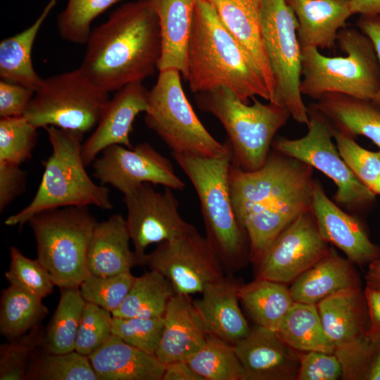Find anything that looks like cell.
<instances>
[{
    "label": "cell",
    "instance_id": "4",
    "mask_svg": "<svg viewBox=\"0 0 380 380\" xmlns=\"http://www.w3.org/2000/svg\"><path fill=\"white\" fill-rule=\"evenodd\" d=\"M199 200L205 238L228 274L250 260L248 236L236 216L230 191L232 150L215 158L172 153Z\"/></svg>",
    "mask_w": 380,
    "mask_h": 380
},
{
    "label": "cell",
    "instance_id": "35",
    "mask_svg": "<svg viewBox=\"0 0 380 380\" xmlns=\"http://www.w3.org/2000/svg\"><path fill=\"white\" fill-rule=\"evenodd\" d=\"M57 308L45 332L44 348L53 353L75 350V342L86 301L79 287L61 288Z\"/></svg>",
    "mask_w": 380,
    "mask_h": 380
},
{
    "label": "cell",
    "instance_id": "39",
    "mask_svg": "<svg viewBox=\"0 0 380 380\" xmlns=\"http://www.w3.org/2000/svg\"><path fill=\"white\" fill-rule=\"evenodd\" d=\"M37 128L22 116L0 119V161L20 165L32 158Z\"/></svg>",
    "mask_w": 380,
    "mask_h": 380
},
{
    "label": "cell",
    "instance_id": "33",
    "mask_svg": "<svg viewBox=\"0 0 380 380\" xmlns=\"http://www.w3.org/2000/svg\"><path fill=\"white\" fill-rule=\"evenodd\" d=\"M175 294L171 283L159 272L150 270L136 277L123 303L112 312L113 317H163Z\"/></svg>",
    "mask_w": 380,
    "mask_h": 380
},
{
    "label": "cell",
    "instance_id": "23",
    "mask_svg": "<svg viewBox=\"0 0 380 380\" xmlns=\"http://www.w3.org/2000/svg\"><path fill=\"white\" fill-rule=\"evenodd\" d=\"M163 317V331L155 355L161 363L186 360L203 346L209 332L190 296L175 293Z\"/></svg>",
    "mask_w": 380,
    "mask_h": 380
},
{
    "label": "cell",
    "instance_id": "32",
    "mask_svg": "<svg viewBox=\"0 0 380 380\" xmlns=\"http://www.w3.org/2000/svg\"><path fill=\"white\" fill-rule=\"evenodd\" d=\"M276 331L298 351L334 353L316 305L294 302Z\"/></svg>",
    "mask_w": 380,
    "mask_h": 380
},
{
    "label": "cell",
    "instance_id": "37",
    "mask_svg": "<svg viewBox=\"0 0 380 380\" xmlns=\"http://www.w3.org/2000/svg\"><path fill=\"white\" fill-rule=\"evenodd\" d=\"M44 350L37 355H34L27 371L26 379L99 380L88 356L76 350L53 353Z\"/></svg>",
    "mask_w": 380,
    "mask_h": 380
},
{
    "label": "cell",
    "instance_id": "13",
    "mask_svg": "<svg viewBox=\"0 0 380 380\" xmlns=\"http://www.w3.org/2000/svg\"><path fill=\"white\" fill-rule=\"evenodd\" d=\"M305 136L295 139L279 137L272 147L315 168L334 182V199L354 211L365 210L374 201L376 194L362 183L341 156L333 141L331 128L327 120L311 107Z\"/></svg>",
    "mask_w": 380,
    "mask_h": 380
},
{
    "label": "cell",
    "instance_id": "17",
    "mask_svg": "<svg viewBox=\"0 0 380 380\" xmlns=\"http://www.w3.org/2000/svg\"><path fill=\"white\" fill-rule=\"evenodd\" d=\"M93 162L94 176L101 184H110L124 195L144 183L179 191L186 187L171 161L146 142L132 148L110 146Z\"/></svg>",
    "mask_w": 380,
    "mask_h": 380
},
{
    "label": "cell",
    "instance_id": "53",
    "mask_svg": "<svg viewBox=\"0 0 380 380\" xmlns=\"http://www.w3.org/2000/svg\"><path fill=\"white\" fill-rule=\"evenodd\" d=\"M365 279L366 284L380 287V258L368 265Z\"/></svg>",
    "mask_w": 380,
    "mask_h": 380
},
{
    "label": "cell",
    "instance_id": "26",
    "mask_svg": "<svg viewBox=\"0 0 380 380\" xmlns=\"http://www.w3.org/2000/svg\"><path fill=\"white\" fill-rule=\"evenodd\" d=\"M89 358L99 380H162L165 370L156 355L114 335Z\"/></svg>",
    "mask_w": 380,
    "mask_h": 380
},
{
    "label": "cell",
    "instance_id": "43",
    "mask_svg": "<svg viewBox=\"0 0 380 380\" xmlns=\"http://www.w3.org/2000/svg\"><path fill=\"white\" fill-rule=\"evenodd\" d=\"M135 279L130 271L106 277L89 274L80 285V292L86 302L112 313L123 303Z\"/></svg>",
    "mask_w": 380,
    "mask_h": 380
},
{
    "label": "cell",
    "instance_id": "47",
    "mask_svg": "<svg viewBox=\"0 0 380 380\" xmlns=\"http://www.w3.org/2000/svg\"><path fill=\"white\" fill-rule=\"evenodd\" d=\"M34 94L30 88L1 80L0 117L23 115Z\"/></svg>",
    "mask_w": 380,
    "mask_h": 380
},
{
    "label": "cell",
    "instance_id": "2",
    "mask_svg": "<svg viewBox=\"0 0 380 380\" xmlns=\"http://www.w3.org/2000/svg\"><path fill=\"white\" fill-rule=\"evenodd\" d=\"M78 68L96 86L110 93L152 76L162 42L158 15L150 0L120 6L91 30Z\"/></svg>",
    "mask_w": 380,
    "mask_h": 380
},
{
    "label": "cell",
    "instance_id": "9",
    "mask_svg": "<svg viewBox=\"0 0 380 380\" xmlns=\"http://www.w3.org/2000/svg\"><path fill=\"white\" fill-rule=\"evenodd\" d=\"M181 73L175 69L159 71L149 91L145 122L172 153L215 158L232 150L228 141H218L202 124L183 90Z\"/></svg>",
    "mask_w": 380,
    "mask_h": 380
},
{
    "label": "cell",
    "instance_id": "14",
    "mask_svg": "<svg viewBox=\"0 0 380 380\" xmlns=\"http://www.w3.org/2000/svg\"><path fill=\"white\" fill-rule=\"evenodd\" d=\"M144 265L163 275L177 294H201L208 285L224 277L217 255L194 226L180 236L159 243L146 253Z\"/></svg>",
    "mask_w": 380,
    "mask_h": 380
},
{
    "label": "cell",
    "instance_id": "44",
    "mask_svg": "<svg viewBox=\"0 0 380 380\" xmlns=\"http://www.w3.org/2000/svg\"><path fill=\"white\" fill-rule=\"evenodd\" d=\"M164 324V317H113L112 334L127 343L155 355Z\"/></svg>",
    "mask_w": 380,
    "mask_h": 380
},
{
    "label": "cell",
    "instance_id": "40",
    "mask_svg": "<svg viewBox=\"0 0 380 380\" xmlns=\"http://www.w3.org/2000/svg\"><path fill=\"white\" fill-rule=\"evenodd\" d=\"M331 128L335 144L343 160L362 183L376 195L380 194V151L365 149L354 138Z\"/></svg>",
    "mask_w": 380,
    "mask_h": 380
},
{
    "label": "cell",
    "instance_id": "45",
    "mask_svg": "<svg viewBox=\"0 0 380 380\" xmlns=\"http://www.w3.org/2000/svg\"><path fill=\"white\" fill-rule=\"evenodd\" d=\"M113 315L97 305L86 302L75 342L77 352L89 356L112 335Z\"/></svg>",
    "mask_w": 380,
    "mask_h": 380
},
{
    "label": "cell",
    "instance_id": "1",
    "mask_svg": "<svg viewBox=\"0 0 380 380\" xmlns=\"http://www.w3.org/2000/svg\"><path fill=\"white\" fill-rule=\"evenodd\" d=\"M313 170L274 148L258 170L244 171L232 163V200L252 262L294 218L311 210Z\"/></svg>",
    "mask_w": 380,
    "mask_h": 380
},
{
    "label": "cell",
    "instance_id": "49",
    "mask_svg": "<svg viewBox=\"0 0 380 380\" xmlns=\"http://www.w3.org/2000/svg\"><path fill=\"white\" fill-rule=\"evenodd\" d=\"M364 293L369 315V338L380 346V287L366 284Z\"/></svg>",
    "mask_w": 380,
    "mask_h": 380
},
{
    "label": "cell",
    "instance_id": "20",
    "mask_svg": "<svg viewBox=\"0 0 380 380\" xmlns=\"http://www.w3.org/2000/svg\"><path fill=\"white\" fill-rule=\"evenodd\" d=\"M148 94L149 91L141 82L129 84L116 91L109 99L95 130L82 144V157L86 166L110 146L134 147L129 135L136 117L147 110Z\"/></svg>",
    "mask_w": 380,
    "mask_h": 380
},
{
    "label": "cell",
    "instance_id": "42",
    "mask_svg": "<svg viewBox=\"0 0 380 380\" xmlns=\"http://www.w3.org/2000/svg\"><path fill=\"white\" fill-rule=\"evenodd\" d=\"M45 332L40 326L0 347V379L23 380L36 349L43 344Z\"/></svg>",
    "mask_w": 380,
    "mask_h": 380
},
{
    "label": "cell",
    "instance_id": "21",
    "mask_svg": "<svg viewBox=\"0 0 380 380\" xmlns=\"http://www.w3.org/2000/svg\"><path fill=\"white\" fill-rule=\"evenodd\" d=\"M221 21L254 63L275 102V84L262 30V0H208Z\"/></svg>",
    "mask_w": 380,
    "mask_h": 380
},
{
    "label": "cell",
    "instance_id": "15",
    "mask_svg": "<svg viewBox=\"0 0 380 380\" xmlns=\"http://www.w3.org/2000/svg\"><path fill=\"white\" fill-rule=\"evenodd\" d=\"M330 246L311 210L298 215L263 249L255 265L256 278L292 283L322 258Z\"/></svg>",
    "mask_w": 380,
    "mask_h": 380
},
{
    "label": "cell",
    "instance_id": "52",
    "mask_svg": "<svg viewBox=\"0 0 380 380\" xmlns=\"http://www.w3.org/2000/svg\"><path fill=\"white\" fill-rule=\"evenodd\" d=\"M349 8L352 15H380V0H350Z\"/></svg>",
    "mask_w": 380,
    "mask_h": 380
},
{
    "label": "cell",
    "instance_id": "48",
    "mask_svg": "<svg viewBox=\"0 0 380 380\" xmlns=\"http://www.w3.org/2000/svg\"><path fill=\"white\" fill-rule=\"evenodd\" d=\"M26 172L20 165L0 161V210L2 212L26 187Z\"/></svg>",
    "mask_w": 380,
    "mask_h": 380
},
{
    "label": "cell",
    "instance_id": "16",
    "mask_svg": "<svg viewBox=\"0 0 380 380\" xmlns=\"http://www.w3.org/2000/svg\"><path fill=\"white\" fill-rule=\"evenodd\" d=\"M173 189L156 191L144 183L124 195L127 215V227L134 245L138 265H144L147 247L170 240L191 229L179 212V203Z\"/></svg>",
    "mask_w": 380,
    "mask_h": 380
},
{
    "label": "cell",
    "instance_id": "51",
    "mask_svg": "<svg viewBox=\"0 0 380 380\" xmlns=\"http://www.w3.org/2000/svg\"><path fill=\"white\" fill-rule=\"evenodd\" d=\"M162 380H204L185 360L171 362L165 365Z\"/></svg>",
    "mask_w": 380,
    "mask_h": 380
},
{
    "label": "cell",
    "instance_id": "12",
    "mask_svg": "<svg viewBox=\"0 0 380 380\" xmlns=\"http://www.w3.org/2000/svg\"><path fill=\"white\" fill-rule=\"evenodd\" d=\"M317 307L341 365L342 379L365 380L369 362L380 346L369 338V315L362 286L333 294Z\"/></svg>",
    "mask_w": 380,
    "mask_h": 380
},
{
    "label": "cell",
    "instance_id": "34",
    "mask_svg": "<svg viewBox=\"0 0 380 380\" xmlns=\"http://www.w3.org/2000/svg\"><path fill=\"white\" fill-rule=\"evenodd\" d=\"M0 304V331L8 340L39 326L49 313L42 298L10 284L2 290Z\"/></svg>",
    "mask_w": 380,
    "mask_h": 380
},
{
    "label": "cell",
    "instance_id": "29",
    "mask_svg": "<svg viewBox=\"0 0 380 380\" xmlns=\"http://www.w3.org/2000/svg\"><path fill=\"white\" fill-rule=\"evenodd\" d=\"M158 15L162 42L158 70L175 69L184 78L186 56L196 0H150Z\"/></svg>",
    "mask_w": 380,
    "mask_h": 380
},
{
    "label": "cell",
    "instance_id": "36",
    "mask_svg": "<svg viewBox=\"0 0 380 380\" xmlns=\"http://www.w3.org/2000/svg\"><path fill=\"white\" fill-rule=\"evenodd\" d=\"M185 360L204 380H244L234 346L211 334L203 346Z\"/></svg>",
    "mask_w": 380,
    "mask_h": 380
},
{
    "label": "cell",
    "instance_id": "50",
    "mask_svg": "<svg viewBox=\"0 0 380 380\" xmlns=\"http://www.w3.org/2000/svg\"><path fill=\"white\" fill-rule=\"evenodd\" d=\"M357 25L372 40L380 64V15H360ZM372 101L380 108V90Z\"/></svg>",
    "mask_w": 380,
    "mask_h": 380
},
{
    "label": "cell",
    "instance_id": "22",
    "mask_svg": "<svg viewBox=\"0 0 380 380\" xmlns=\"http://www.w3.org/2000/svg\"><path fill=\"white\" fill-rule=\"evenodd\" d=\"M241 284L230 274L208 285L194 305L209 332L234 346L251 328L239 306Z\"/></svg>",
    "mask_w": 380,
    "mask_h": 380
},
{
    "label": "cell",
    "instance_id": "46",
    "mask_svg": "<svg viewBox=\"0 0 380 380\" xmlns=\"http://www.w3.org/2000/svg\"><path fill=\"white\" fill-rule=\"evenodd\" d=\"M297 380H336L342 379L341 365L334 353L299 351Z\"/></svg>",
    "mask_w": 380,
    "mask_h": 380
},
{
    "label": "cell",
    "instance_id": "10",
    "mask_svg": "<svg viewBox=\"0 0 380 380\" xmlns=\"http://www.w3.org/2000/svg\"><path fill=\"white\" fill-rule=\"evenodd\" d=\"M109 93L77 68L43 79L23 116L37 129L54 126L82 133L97 125Z\"/></svg>",
    "mask_w": 380,
    "mask_h": 380
},
{
    "label": "cell",
    "instance_id": "18",
    "mask_svg": "<svg viewBox=\"0 0 380 380\" xmlns=\"http://www.w3.org/2000/svg\"><path fill=\"white\" fill-rule=\"evenodd\" d=\"M311 211L323 239L340 249L355 265H368L380 258V246L370 240L361 222L332 201L315 179Z\"/></svg>",
    "mask_w": 380,
    "mask_h": 380
},
{
    "label": "cell",
    "instance_id": "38",
    "mask_svg": "<svg viewBox=\"0 0 380 380\" xmlns=\"http://www.w3.org/2000/svg\"><path fill=\"white\" fill-rule=\"evenodd\" d=\"M122 0H68L57 16L61 38L76 44H86L92 22L107 9Z\"/></svg>",
    "mask_w": 380,
    "mask_h": 380
},
{
    "label": "cell",
    "instance_id": "30",
    "mask_svg": "<svg viewBox=\"0 0 380 380\" xmlns=\"http://www.w3.org/2000/svg\"><path fill=\"white\" fill-rule=\"evenodd\" d=\"M58 0H50L35 21L21 32L0 43L1 80L17 83L35 91L42 81L32 60L34 40L45 19Z\"/></svg>",
    "mask_w": 380,
    "mask_h": 380
},
{
    "label": "cell",
    "instance_id": "41",
    "mask_svg": "<svg viewBox=\"0 0 380 380\" xmlns=\"http://www.w3.org/2000/svg\"><path fill=\"white\" fill-rule=\"evenodd\" d=\"M10 265L5 277L10 285L44 298L56 286L51 275L39 261L25 256L16 247L10 248Z\"/></svg>",
    "mask_w": 380,
    "mask_h": 380
},
{
    "label": "cell",
    "instance_id": "19",
    "mask_svg": "<svg viewBox=\"0 0 380 380\" xmlns=\"http://www.w3.org/2000/svg\"><path fill=\"white\" fill-rule=\"evenodd\" d=\"M234 348L244 380L297 379L299 351L289 346L276 331L255 325Z\"/></svg>",
    "mask_w": 380,
    "mask_h": 380
},
{
    "label": "cell",
    "instance_id": "28",
    "mask_svg": "<svg viewBox=\"0 0 380 380\" xmlns=\"http://www.w3.org/2000/svg\"><path fill=\"white\" fill-rule=\"evenodd\" d=\"M310 107L320 113L334 129L352 138L365 136L380 148V108L372 101L328 93Z\"/></svg>",
    "mask_w": 380,
    "mask_h": 380
},
{
    "label": "cell",
    "instance_id": "7",
    "mask_svg": "<svg viewBox=\"0 0 380 380\" xmlns=\"http://www.w3.org/2000/svg\"><path fill=\"white\" fill-rule=\"evenodd\" d=\"M251 99V105L245 103L224 87L195 94L198 108L224 127L232 148V163L244 171L264 165L275 134L291 117L281 104L263 103L256 96Z\"/></svg>",
    "mask_w": 380,
    "mask_h": 380
},
{
    "label": "cell",
    "instance_id": "6",
    "mask_svg": "<svg viewBox=\"0 0 380 380\" xmlns=\"http://www.w3.org/2000/svg\"><path fill=\"white\" fill-rule=\"evenodd\" d=\"M338 42L345 56L329 57L315 47L301 49L300 92L317 100L340 93L372 101L380 90V64L372 40L359 29H341Z\"/></svg>",
    "mask_w": 380,
    "mask_h": 380
},
{
    "label": "cell",
    "instance_id": "27",
    "mask_svg": "<svg viewBox=\"0 0 380 380\" xmlns=\"http://www.w3.org/2000/svg\"><path fill=\"white\" fill-rule=\"evenodd\" d=\"M130 236L125 218L120 214L98 222L91 235L87 254L89 273L96 276L121 274L138 265L129 247Z\"/></svg>",
    "mask_w": 380,
    "mask_h": 380
},
{
    "label": "cell",
    "instance_id": "24",
    "mask_svg": "<svg viewBox=\"0 0 380 380\" xmlns=\"http://www.w3.org/2000/svg\"><path fill=\"white\" fill-rule=\"evenodd\" d=\"M298 23L301 49H334L337 34L352 15L350 0H285Z\"/></svg>",
    "mask_w": 380,
    "mask_h": 380
},
{
    "label": "cell",
    "instance_id": "54",
    "mask_svg": "<svg viewBox=\"0 0 380 380\" xmlns=\"http://www.w3.org/2000/svg\"><path fill=\"white\" fill-rule=\"evenodd\" d=\"M365 380H380V347L376 350L369 362Z\"/></svg>",
    "mask_w": 380,
    "mask_h": 380
},
{
    "label": "cell",
    "instance_id": "5",
    "mask_svg": "<svg viewBox=\"0 0 380 380\" xmlns=\"http://www.w3.org/2000/svg\"><path fill=\"white\" fill-rule=\"evenodd\" d=\"M52 147L44 162V172L32 201L7 217L8 226L23 225L34 215L50 209L75 205H95L110 210L109 189L98 185L88 175L82 157L84 133L54 126L44 128Z\"/></svg>",
    "mask_w": 380,
    "mask_h": 380
},
{
    "label": "cell",
    "instance_id": "8",
    "mask_svg": "<svg viewBox=\"0 0 380 380\" xmlns=\"http://www.w3.org/2000/svg\"><path fill=\"white\" fill-rule=\"evenodd\" d=\"M37 243V259L56 286L79 287L89 274L87 254L97 224L88 205L40 212L28 221Z\"/></svg>",
    "mask_w": 380,
    "mask_h": 380
},
{
    "label": "cell",
    "instance_id": "31",
    "mask_svg": "<svg viewBox=\"0 0 380 380\" xmlns=\"http://www.w3.org/2000/svg\"><path fill=\"white\" fill-rule=\"evenodd\" d=\"M239 296L256 325L274 331L294 303L286 284L261 278L241 284Z\"/></svg>",
    "mask_w": 380,
    "mask_h": 380
},
{
    "label": "cell",
    "instance_id": "11",
    "mask_svg": "<svg viewBox=\"0 0 380 380\" xmlns=\"http://www.w3.org/2000/svg\"><path fill=\"white\" fill-rule=\"evenodd\" d=\"M262 20L275 84V102L284 106L296 122L307 125L308 107L300 89L301 47L297 18L285 0H262Z\"/></svg>",
    "mask_w": 380,
    "mask_h": 380
},
{
    "label": "cell",
    "instance_id": "25",
    "mask_svg": "<svg viewBox=\"0 0 380 380\" xmlns=\"http://www.w3.org/2000/svg\"><path fill=\"white\" fill-rule=\"evenodd\" d=\"M354 265L330 247L322 258L291 283L289 289L293 301L317 305L333 294L361 286Z\"/></svg>",
    "mask_w": 380,
    "mask_h": 380
},
{
    "label": "cell",
    "instance_id": "3",
    "mask_svg": "<svg viewBox=\"0 0 380 380\" xmlns=\"http://www.w3.org/2000/svg\"><path fill=\"white\" fill-rule=\"evenodd\" d=\"M184 79L195 94L224 87L245 103L254 96L272 102L260 71L208 0H196Z\"/></svg>",
    "mask_w": 380,
    "mask_h": 380
}]
</instances>
